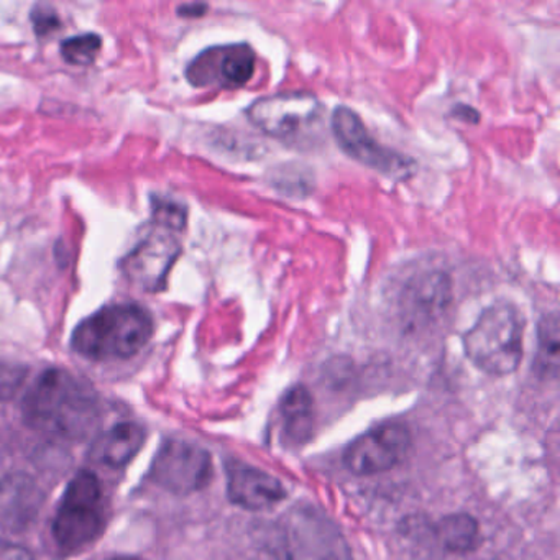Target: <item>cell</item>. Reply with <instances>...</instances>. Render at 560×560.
<instances>
[{
	"label": "cell",
	"instance_id": "1",
	"mask_svg": "<svg viewBox=\"0 0 560 560\" xmlns=\"http://www.w3.org/2000/svg\"><path fill=\"white\" fill-rule=\"evenodd\" d=\"M24 416L42 434L83 441L100 422V401L84 380L67 370L48 369L28 388Z\"/></svg>",
	"mask_w": 560,
	"mask_h": 560
},
{
	"label": "cell",
	"instance_id": "2",
	"mask_svg": "<svg viewBox=\"0 0 560 560\" xmlns=\"http://www.w3.org/2000/svg\"><path fill=\"white\" fill-rule=\"evenodd\" d=\"M155 324L136 303L104 306L83 320L71 336L74 352L96 362L132 359L152 339Z\"/></svg>",
	"mask_w": 560,
	"mask_h": 560
},
{
	"label": "cell",
	"instance_id": "3",
	"mask_svg": "<svg viewBox=\"0 0 560 560\" xmlns=\"http://www.w3.org/2000/svg\"><path fill=\"white\" fill-rule=\"evenodd\" d=\"M523 339L524 317L520 310L510 303L493 304L465 332V355L488 375H511L523 360Z\"/></svg>",
	"mask_w": 560,
	"mask_h": 560
},
{
	"label": "cell",
	"instance_id": "4",
	"mask_svg": "<svg viewBox=\"0 0 560 560\" xmlns=\"http://www.w3.org/2000/svg\"><path fill=\"white\" fill-rule=\"evenodd\" d=\"M324 107L316 94L288 91L254 101L247 117L255 129L287 145L311 143L320 132Z\"/></svg>",
	"mask_w": 560,
	"mask_h": 560
},
{
	"label": "cell",
	"instance_id": "5",
	"mask_svg": "<svg viewBox=\"0 0 560 560\" xmlns=\"http://www.w3.org/2000/svg\"><path fill=\"white\" fill-rule=\"evenodd\" d=\"M106 526L103 487L90 470H81L65 491L54 521V537L67 550L90 546Z\"/></svg>",
	"mask_w": 560,
	"mask_h": 560
},
{
	"label": "cell",
	"instance_id": "6",
	"mask_svg": "<svg viewBox=\"0 0 560 560\" xmlns=\"http://www.w3.org/2000/svg\"><path fill=\"white\" fill-rule=\"evenodd\" d=\"M332 132L340 149L366 168L375 170L396 182L411 178L415 162L396 150L376 142L359 114L340 106L332 114Z\"/></svg>",
	"mask_w": 560,
	"mask_h": 560
},
{
	"label": "cell",
	"instance_id": "7",
	"mask_svg": "<svg viewBox=\"0 0 560 560\" xmlns=\"http://www.w3.org/2000/svg\"><path fill=\"white\" fill-rule=\"evenodd\" d=\"M150 478L172 493H196L211 483V454L192 442H165L153 460Z\"/></svg>",
	"mask_w": 560,
	"mask_h": 560
},
{
	"label": "cell",
	"instance_id": "8",
	"mask_svg": "<svg viewBox=\"0 0 560 560\" xmlns=\"http://www.w3.org/2000/svg\"><path fill=\"white\" fill-rule=\"evenodd\" d=\"M257 54L247 44L221 45L199 54L186 68V78L195 88L238 90L254 78Z\"/></svg>",
	"mask_w": 560,
	"mask_h": 560
},
{
	"label": "cell",
	"instance_id": "9",
	"mask_svg": "<svg viewBox=\"0 0 560 560\" xmlns=\"http://www.w3.org/2000/svg\"><path fill=\"white\" fill-rule=\"evenodd\" d=\"M411 448V432L398 422L373 428L349 445L343 464L359 477L383 474L405 460Z\"/></svg>",
	"mask_w": 560,
	"mask_h": 560
},
{
	"label": "cell",
	"instance_id": "10",
	"mask_svg": "<svg viewBox=\"0 0 560 560\" xmlns=\"http://www.w3.org/2000/svg\"><path fill=\"white\" fill-rule=\"evenodd\" d=\"M182 255V244L170 231H153L120 261V270L140 290H165L170 271Z\"/></svg>",
	"mask_w": 560,
	"mask_h": 560
},
{
	"label": "cell",
	"instance_id": "11",
	"mask_svg": "<svg viewBox=\"0 0 560 560\" xmlns=\"http://www.w3.org/2000/svg\"><path fill=\"white\" fill-rule=\"evenodd\" d=\"M452 298L451 277L444 271L431 270L415 275L406 283L399 306L406 319L418 326L441 319L451 306Z\"/></svg>",
	"mask_w": 560,
	"mask_h": 560
},
{
	"label": "cell",
	"instance_id": "12",
	"mask_svg": "<svg viewBox=\"0 0 560 560\" xmlns=\"http://www.w3.org/2000/svg\"><path fill=\"white\" fill-rule=\"evenodd\" d=\"M225 470L229 500L244 510H270L287 498V490L281 481L260 468L232 460Z\"/></svg>",
	"mask_w": 560,
	"mask_h": 560
},
{
	"label": "cell",
	"instance_id": "13",
	"mask_svg": "<svg viewBox=\"0 0 560 560\" xmlns=\"http://www.w3.org/2000/svg\"><path fill=\"white\" fill-rule=\"evenodd\" d=\"M44 504V493L34 478L11 475L0 483V526L22 530L31 526Z\"/></svg>",
	"mask_w": 560,
	"mask_h": 560
},
{
	"label": "cell",
	"instance_id": "14",
	"mask_svg": "<svg viewBox=\"0 0 560 560\" xmlns=\"http://www.w3.org/2000/svg\"><path fill=\"white\" fill-rule=\"evenodd\" d=\"M281 434L290 447H301L310 441L314 429L313 396L306 386H291L280 405Z\"/></svg>",
	"mask_w": 560,
	"mask_h": 560
},
{
	"label": "cell",
	"instance_id": "15",
	"mask_svg": "<svg viewBox=\"0 0 560 560\" xmlns=\"http://www.w3.org/2000/svg\"><path fill=\"white\" fill-rule=\"evenodd\" d=\"M145 429L137 422H120L97 439L93 458L107 467H126L143 447Z\"/></svg>",
	"mask_w": 560,
	"mask_h": 560
},
{
	"label": "cell",
	"instance_id": "16",
	"mask_svg": "<svg viewBox=\"0 0 560 560\" xmlns=\"http://www.w3.org/2000/svg\"><path fill=\"white\" fill-rule=\"evenodd\" d=\"M435 534H438L439 542L448 552H471L480 544V527H478L477 521L464 513L442 517Z\"/></svg>",
	"mask_w": 560,
	"mask_h": 560
},
{
	"label": "cell",
	"instance_id": "17",
	"mask_svg": "<svg viewBox=\"0 0 560 560\" xmlns=\"http://www.w3.org/2000/svg\"><path fill=\"white\" fill-rule=\"evenodd\" d=\"M560 360V324L557 313L540 317L537 326L536 370L540 376L557 378Z\"/></svg>",
	"mask_w": 560,
	"mask_h": 560
},
{
	"label": "cell",
	"instance_id": "18",
	"mask_svg": "<svg viewBox=\"0 0 560 560\" xmlns=\"http://www.w3.org/2000/svg\"><path fill=\"white\" fill-rule=\"evenodd\" d=\"M103 48V38L96 34L77 35L61 44L60 54L67 63L73 67H90L96 61Z\"/></svg>",
	"mask_w": 560,
	"mask_h": 560
},
{
	"label": "cell",
	"instance_id": "19",
	"mask_svg": "<svg viewBox=\"0 0 560 560\" xmlns=\"http://www.w3.org/2000/svg\"><path fill=\"white\" fill-rule=\"evenodd\" d=\"M152 214L153 221L156 222L159 228L173 232V234L182 232L186 228L188 211H186L185 206L172 201V199L153 198Z\"/></svg>",
	"mask_w": 560,
	"mask_h": 560
},
{
	"label": "cell",
	"instance_id": "20",
	"mask_svg": "<svg viewBox=\"0 0 560 560\" xmlns=\"http://www.w3.org/2000/svg\"><path fill=\"white\" fill-rule=\"evenodd\" d=\"M32 24H34L35 34L42 38L48 37V35L55 34L61 28V21L57 11L48 8V5H37L32 11Z\"/></svg>",
	"mask_w": 560,
	"mask_h": 560
},
{
	"label": "cell",
	"instance_id": "21",
	"mask_svg": "<svg viewBox=\"0 0 560 560\" xmlns=\"http://www.w3.org/2000/svg\"><path fill=\"white\" fill-rule=\"evenodd\" d=\"M0 560H37L31 550L19 544L5 542L0 540Z\"/></svg>",
	"mask_w": 560,
	"mask_h": 560
},
{
	"label": "cell",
	"instance_id": "22",
	"mask_svg": "<svg viewBox=\"0 0 560 560\" xmlns=\"http://www.w3.org/2000/svg\"><path fill=\"white\" fill-rule=\"evenodd\" d=\"M208 11V5L205 4H188V5H182V8H178V15L179 18H201V15H205V12Z\"/></svg>",
	"mask_w": 560,
	"mask_h": 560
},
{
	"label": "cell",
	"instance_id": "23",
	"mask_svg": "<svg viewBox=\"0 0 560 560\" xmlns=\"http://www.w3.org/2000/svg\"><path fill=\"white\" fill-rule=\"evenodd\" d=\"M109 560H139V559H136V557L122 556V557H114V559H109Z\"/></svg>",
	"mask_w": 560,
	"mask_h": 560
}]
</instances>
